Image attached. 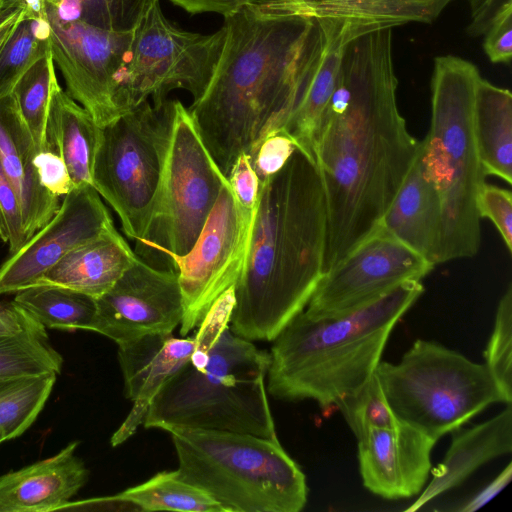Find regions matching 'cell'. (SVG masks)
Listing matches in <instances>:
<instances>
[{"label": "cell", "mask_w": 512, "mask_h": 512, "mask_svg": "<svg viewBox=\"0 0 512 512\" xmlns=\"http://www.w3.org/2000/svg\"><path fill=\"white\" fill-rule=\"evenodd\" d=\"M234 287L197 327L193 357L153 399L145 428L216 430L278 439L265 379L270 353L230 329Z\"/></svg>", "instance_id": "obj_4"}, {"label": "cell", "mask_w": 512, "mask_h": 512, "mask_svg": "<svg viewBox=\"0 0 512 512\" xmlns=\"http://www.w3.org/2000/svg\"><path fill=\"white\" fill-rule=\"evenodd\" d=\"M172 100H148L102 127L92 186L112 207L125 235L144 243L158 207L168 148Z\"/></svg>", "instance_id": "obj_9"}, {"label": "cell", "mask_w": 512, "mask_h": 512, "mask_svg": "<svg viewBox=\"0 0 512 512\" xmlns=\"http://www.w3.org/2000/svg\"><path fill=\"white\" fill-rule=\"evenodd\" d=\"M199 345L197 332L182 337H174L172 333L148 334L118 345L124 394L132 402V408L112 435V446L124 443L135 434L153 399L193 357Z\"/></svg>", "instance_id": "obj_18"}, {"label": "cell", "mask_w": 512, "mask_h": 512, "mask_svg": "<svg viewBox=\"0 0 512 512\" xmlns=\"http://www.w3.org/2000/svg\"><path fill=\"white\" fill-rule=\"evenodd\" d=\"M326 34V47L318 71L303 99L285 128L289 135L311 158L313 140L324 110L332 96L345 43L365 32L379 27L358 20L345 18H316Z\"/></svg>", "instance_id": "obj_26"}, {"label": "cell", "mask_w": 512, "mask_h": 512, "mask_svg": "<svg viewBox=\"0 0 512 512\" xmlns=\"http://www.w3.org/2000/svg\"><path fill=\"white\" fill-rule=\"evenodd\" d=\"M224 39L223 27L209 35L179 28L165 17L159 0L154 2L132 30L118 98L121 115L149 97L161 107L174 89L198 100L213 76Z\"/></svg>", "instance_id": "obj_11"}, {"label": "cell", "mask_w": 512, "mask_h": 512, "mask_svg": "<svg viewBox=\"0 0 512 512\" xmlns=\"http://www.w3.org/2000/svg\"><path fill=\"white\" fill-rule=\"evenodd\" d=\"M50 49L67 87L99 127L121 115L118 98L132 31L116 32L79 21L47 18Z\"/></svg>", "instance_id": "obj_14"}, {"label": "cell", "mask_w": 512, "mask_h": 512, "mask_svg": "<svg viewBox=\"0 0 512 512\" xmlns=\"http://www.w3.org/2000/svg\"><path fill=\"white\" fill-rule=\"evenodd\" d=\"M397 86L391 27L345 43L311 148L326 202L323 274L378 229L419 153L421 142L398 109Z\"/></svg>", "instance_id": "obj_1"}, {"label": "cell", "mask_w": 512, "mask_h": 512, "mask_svg": "<svg viewBox=\"0 0 512 512\" xmlns=\"http://www.w3.org/2000/svg\"><path fill=\"white\" fill-rule=\"evenodd\" d=\"M0 236L8 244L10 255L26 242L20 202L0 162Z\"/></svg>", "instance_id": "obj_38"}, {"label": "cell", "mask_w": 512, "mask_h": 512, "mask_svg": "<svg viewBox=\"0 0 512 512\" xmlns=\"http://www.w3.org/2000/svg\"><path fill=\"white\" fill-rule=\"evenodd\" d=\"M36 154L33 139L19 116L12 95L0 98V162L17 193L28 240L60 206V197L42 184Z\"/></svg>", "instance_id": "obj_20"}, {"label": "cell", "mask_w": 512, "mask_h": 512, "mask_svg": "<svg viewBox=\"0 0 512 512\" xmlns=\"http://www.w3.org/2000/svg\"><path fill=\"white\" fill-rule=\"evenodd\" d=\"M102 127L56 80L52 87L45 131V148L64 161L73 187L92 185Z\"/></svg>", "instance_id": "obj_24"}, {"label": "cell", "mask_w": 512, "mask_h": 512, "mask_svg": "<svg viewBox=\"0 0 512 512\" xmlns=\"http://www.w3.org/2000/svg\"><path fill=\"white\" fill-rule=\"evenodd\" d=\"M423 292L422 281L412 280L342 316L301 311L273 340L267 392L284 401L310 399L323 410L335 406L374 374L394 326Z\"/></svg>", "instance_id": "obj_5"}, {"label": "cell", "mask_w": 512, "mask_h": 512, "mask_svg": "<svg viewBox=\"0 0 512 512\" xmlns=\"http://www.w3.org/2000/svg\"><path fill=\"white\" fill-rule=\"evenodd\" d=\"M96 303L92 331L117 345L148 334L172 333L183 319L177 272L155 267L138 255Z\"/></svg>", "instance_id": "obj_15"}, {"label": "cell", "mask_w": 512, "mask_h": 512, "mask_svg": "<svg viewBox=\"0 0 512 512\" xmlns=\"http://www.w3.org/2000/svg\"><path fill=\"white\" fill-rule=\"evenodd\" d=\"M157 0H23L44 5L47 18L79 21L105 30L132 31Z\"/></svg>", "instance_id": "obj_30"}, {"label": "cell", "mask_w": 512, "mask_h": 512, "mask_svg": "<svg viewBox=\"0 0 512 512\" xmlns=\"http://www.w3.org/2000/svg\"><path fill=\"white\" fill-rule=\"evenodd\" d=\"M23 0H0V10L18 6Z\"/></svg>", "instance_id": "obj_48"}, {"label": "cell", "mask_w": 512, "mask_h": 512, "mask_svg": "<svg viewBox=\"0 0 512 512\" xmlns=\"http://www.w3.org/2000/svg\"><path fill=\"white\" fill-rule=\"evenodd\" d=\"M191 14L213 12L229 17L253 0H170Z\"/></svg>", "instance_id": "obj_44"}, {"label": "cell", "mask_w": 512, "mask_h": 512, "mask_svg": "<svg viewBox=\"0 0 512 512\" xmlns=\"http://www.w3.org/2000/svg\"><path fill=\"white\" fill-rule=\"evenodd\" d=\"M13 302L43 327L92 331L96 299L60 286L36 284L16 292Z\"/></svg>", "instance_id": "obj_29"}, {"label": "cell", "mask_w": 512, "mask_h": 512, "mask_svg": "<svg viewBox=\"0 0 512 512\" xmlns=\"http://www.w3.org/2000/svg\"><path fill=\"white\" fill-rule=\"evenodd\" d=\"M180 476L207 492L224 512H299L306 477L278 439L173 427Z\"/></svg>", "instance_id": "obj_7"}, {"label": "cell", "mask_w": 512, "mask_h": 512, "mask_svg": "<svg viewBox=\"0 0 512 512\" xmlns=\"http://www.w3.org/2000/svg\"><path fill=\"white\" fill-rule=\"evenodd\" d=\"M78 441L56 455L0 476V512L62 510L86 484L89 471L76 455Z\"/></svg>", "instance_id": "obj_19"}, {"label": "cell", "mask_w": 512, "mask_h": 512, "mask_svg": "<svg viewBox=\"0 0 512 512\" xmlns=\"http://www.w3.org/2000/svg\"><path fill=\"white\" fill-rule=\"evenodd\" d=\"M434 267L378 228L323 274L304 311L313 318L342 316L372 304L407 281H422Z\"/></svg>", "instance_id": "obj_13"}, {"label": "cell", "mask_w": 512, "mask_h": 512, "mask_svg": "<svg viewBox=\"0 0 512 512\" xmlns=\"http://www.w3.org/2000/svg\"><path fill=\"white\" fill-rule=\"evenodd\" d=\"M335 407L356 439L371 428H394L401 423L392 412L375 372L357 391L342 397Z\"/></svg>", "instance_id": "obj_35"}, {"label": "cell", "mask_w": 512, "mask_h": 512, "mask_svg": "<svg viewBox=\"0 0 512 512\" xmlns=\"http://www.w3.org/2000/svg\"><path fill=\"white\" fill-rule=\"evenodd\" d=\"M452 0H253L260 9L314 18H345L391 27L430 23Z\"/></svg>", "instance_id": "obj_25"}, {"label": "cell", "mask_w": 512, "mask_h": 512, "mask_svg": "<svg viewBox=\"0 0 512 512\" xmlns=\"http://www.w3.org/2000/svg\"><path fill=\"white\" fill-rule=\"evenodd\" d=\"M115 229L96 189L73 187L54 216L0 267V294L34 285L53 265L76 247Z\"/></svg>", "instance_id": "obj_16"}, {"label": "cell", "mask_w": 512, "mask_h": 512, "mask_svg": "<svg viewBox=\"0 0 512 512\" xmlns=\"http://www.w3.org/2000/svg\"><path fill=\"white\" fill-rule=\"evenodd\" d=\"M225 39L213 76L189 111L227 178L242 153L281 132L318 71L326 34L321 22L250 3L224 18Z\"/></svg>", "instance_id": "obj_2"}, {"label": "cell", "mask_w": 512, "mask_h": 512, "mask_svg": "<svg viewBox=\"0 0 512 512\" xmlns=\"http://www.w3.org/2000/svg\"><path fill=\"white\" fill-rule=\"evenodd\" d=\"M23 13L22 5L0 10V48L16 27Z\"/></svg>", "instance_id": "obj_47"}, {"label": "cell", "mask_w": 512, "mask_h": 512, "mask_svg": "<svg viewBox=\"0 0 512 512\" xmlns=\"http://www.w3.org/2000/svg\"><path fill=\"white\" fill-rule=\"evenodd\" d=\"M226 181L189 109L174 100L155 220L135 253L151 265L156 259L160 268H172L170 257L192 248Z\"/></svg>", "instance_id": "obj_10"}, {"label": "cell", "mask_w": 512, "mask_h": 512, "mask_svg": "<svg viewBox=\"0 0 512 512\" xmlns=\"http://www.w3.org/2000/svg\"><path fill=\"white\" fill-rule=\"evenodd\" d=\"M55 74L51 49L40 56L18 79L11 95L38 152L45 147V131Z\"/></svg>", "instance_id": "obj_34"}, {"label": "cell", "mask_w": 512, "mask_h": 512, "mask_svg": "<svg viewBox=\"0 0 512 512\" xmlns=\"http://www.w3.org/2000/svg\"><path fill=\"white\" fill-rule=\"evenodd\" d=\"M485 365L504 396L512 402V285L498 302L490 339L484 350Z\"/></svg>", "instance_id": "obj_36"}, {"label": "cell", "mask_w": 512, "mask_h": 512, "mask_svg": "<svg viewBox=\"0 0 512 512\" xmlns=\"http://www.w3.org/2000/svg\"><path fill=\"white\" fill-rule=\"evenodd\" d=\"M38 322L13 301L0 305V335H10L29 328Z\"/></svg>", "instance_id": "obj_45"}, {"label": "cell", "mask_w": 512, "mask_h": 512, "mask_svg": "<svg viewBox=\"0 0 512 512\" xmlns=\"http://www.w3.org/2000/svg\"><path fill=\"white\" fill-rule=\"evenodd\" d=\"M36 165L44 187L52 194L65 196L72 188V182L62 158L50 149L36 154Z\"/></svg>", "instance_id": "obj_42"}, {"label": "cell", "mask_w": 512, "mask_h": 512, "mask_svg": "<svg viewBox=\"0 0 512 512\" xmlns=\"http://www.w3.org/2000/svg\"><path fill=\"white\" fill-rule=\"evenodd\" d=\"M483 47L494 63H509L512 56V4L503 8L491 21Z\"/></svg>", "instance_id": "obj_40"}, {"label": "cell", "mask_w": 512, "mask_h": 512, "mask_svg": "<svg viewBox=\"0 0 512 512\" xmlns=\"http://www.w3.org/2000/svg\"><path fill=\"white\" fill-rule=\"evenodd\" d=\"M451 444L442 461L431 469L432 480L406 509L416 511L438 495L459 486L479 467L512 452V408L480 424L451 432Z\"/></svg>", "instance_id": "obj_21"}, {"label": "cell", "mask_w": 512, "mask_h": 512, "mask_svg": "<svg viewBox=\"0 0 512 512\" xmlns=\"http://www.w3.org/2000/svg\"><path fill=\"white\" fill-rule=\"evenodd\" d=\"M480 74L474 64L457 56L435 59L431 120L420 141V158L439 194L441 235L436 264L477 254L481 218L477 194L485 183L474 136L475 89Z\"/></svg>", "instance_id": "obj_6"}, {"label": "cell", "mask_w": 512, "mask_h": 512, "mask_svg": "<svg viewBox=\"0 0 512 512\" xmlns=\"http://www.w3.org/2000/svg\"><path fill=\"white\" fill-rule=\"evenodd\" d=\"M480 218H488L498 230L507 250L512 252V193L486 182L476 198Z\"/></svg>", "instance_id": "obj_37"}, {"label": "cell", "mask_w": 512, "mask_h": 512, "mask_svg": "<svg viewBox=\"0 0 512 512\" xmlns=\"http://www.w3.org/2000/svg\"><path fill=\"white\" fill-rule=\"evenodd\" d=\"M136 257L115 228L67 253L34 285L60 286L97 299L116 283Z\"/></svg>", "instance_id": "obj_23"}, {"label": "cell", "mask_w": 512, "mask_h": 512, "mask_svg": "<svg viewBox=\"0 0 512 512\" xmlns=\"http://www.w3.org/2000/svg\"><path fill=\"white\" fill-rule=\"evenodd\" d=\"M224 183L197 240L183 256H171L183 299L181 336L197 328L213 304L235 287L246 262L254 218Z\"/></svg>", "instance_id": "obj_12"}, {"label": "cell", "mask_w": 512, "mask_h": 512, "mask_svg": "<svg viewBox=\"0 0 512 512\" xmlns=\"http://www.w3.org/2000/svg\"><path fill=\"white\" fill-rule=\"evenodd\" d=\"M23 7V16L0 48V98L9 95L22 74L50 49L46 13Z\"/></svg>", "instance_id": "obj_31"}, {"label": "cell", "mask_w": 512, "mask_h": 512, "mask_svg": "<svg viewBox=\"0 0 512 512\" xmlns=\"http://www.w3.org/2000/svg\"><path fill=\"white\" fill-rule=\"evenodd\" d=\"M474 136L486 175L512 183V94L479 78L474 99Z\"/></svg>", "instance_id": "obj_27"}, {"label": "cell", "mask_w": 512, "mask_h": 512, "mask_svg": "<svg viewBox=\"0 0 512 512\" xmlns=\"http://www.w3.org/2000/svg\"><path fill=\"white\" fill-rule=\"evenodd\" d=\"M375 374L395 417L438 441L494 403L511 404L484 363L418 339Z\"/></svg>", "instance_id": "obj_8"}, {"label": "cell", "mask_w": 512, "mask_h": 512, "mask_svg": "<svg viewBox=\"0 0 512 512\" xmlns=\"http://www.w3.org/2000/svg\"><path fill=\"white\" fill-rule=\"evenodd\" d=\"M57 374L0 379V437L23 434L45 406Z\"/></svg>", "instance_id": "obj_33"}, {"label": "cell", "mask_w": 512, "mask_h": 512, "mask_svg": "<svg viewBox=\"0 0 512 512\" xmlns=\"http://www.w3.org/2000/svg\"><path fill=\"white\" fill-rule=\"evenodd\" d=\"M103 499L139 511L224 512L218 502L183 479L177 469L161 471L139 485Z\"/></svg>", "instance_id": "obj_28"}, {"label": "cell", "mask_w": 512, "mask_h": 512, "mask_svg": "<svg viewBox=\"0 0 512 512\" xmlns=\"http://www.w3.org/2000/svg\"><path fill=\"white\" fill-rule=\"evenodd\" d=\"M229 185L240 203L248 210L257 204L260 180L252 166L251 157L242 153L235 160L227 176Z\"/></svg>", "instance_id": "obj_41"}, {"label": "cell", "mask_w": 512, "mask_h": 512, "mask_svg": "<svg viewBox=\"0 0 512 512\" xmlns=\"http://www.w3.org/2000/svg\"><path fill=\"white\" fill-rule=\"evenodd\" d=\"M441 224L440 197L418 153L378 228L436 266Z\"/></svg>", "instance_id": "obj_22"}, {"label": "cell", "mask_w": 512, "mask_h": 512, "mask_svg": "<svg viewBox=\"0 0 512 512\" xmlns=\"http://www.w3.org/2000/svg\"><path fill=\"white\" fill-rule=\"evenodd\" d=\"M296 148L294 140L284 132H278L265 138L251 159L259 180L279 171Z\"/></svg>", "instance_id": "obj_39"}, {"label": "cell", "mask_w": 512, "mask_h": 512, "mask_svg": "<svg viewBox=\"0 0 512 512\" xmlns=\"http://www.w3.org/2000/svg\"><path fill=\"white\" fill-rule=\"evenodd\" d=\"M63 357L37 323L18 333L0 335V379L59 374Z\"/></svg>", "instance_id": "obj_32"}, {"label": "cell", "mask_w": 512, "mask_h": 512, "mask_svg": "<svg viewBox=\"0 0 512 512\" xmlns=\"http://www.w3.org/2000/svg\"><path fill=\"white\" fill-rule=\"evenodd\" d=\"M510 4L512 0H472L469 34L472 36L484 34L494 17Z\"/></svg>", "instance_id": "obj_43"}, {"label": "cell", "mask_w": 512, "mask_h": 512, "mask_svg": "<svg viewBox=\"0 0 512 512\" xmlns=\"http://www.w3.org/2000/svg\"><path fill=\"white\" fill-rule=\"evenodd\" d=\"M2 442H3V440H2V438L0 437V443H2Z\"/></svg>", "instance_id": "obj_49"}, {"label": "cell", "mask_w": 512, "mask_h": 512, "mask_svg": "<svg viewBox=\"0 0 512 512\" xmlns=\"http://www.w3.org/2000/svg\"><path fill=\"white\" fill-rule=\"evenodd\" d=\"M511 477L512 463L509 462L493 481H491L482 491L476 494L458 510L462 512H471L481 508L507 486Z\"/></svg>", "instance_id": "obj_46"}, {"label": "cell", "mask_w": 512, "mask_h": 512, "mask_svg": "<svg viewBox=\"0 0 512 512\" xmlns=\"http://www.w3.org/2000/svg\"><path fill=\"white\" fill-rule=\"evenodd\" d=\"M327 213L314 161L296 148L260 181L243 271L234 287L230 329L249 341H273L306 307L319 280Z\"/></svg>", "instance_id": "obj_3"}, {"label": "cell", "mask_w": 512, "mask_h": 512, "mask_svg": "<svg viewBox=\"0 0 512 512\" xmlns=\"http://www.w3.org/2000/svg\"><path fill=\"white\" fill-rule=\"evenodd\" d=\"M358 441L359 471L364 487L384 499L419 495L429 478L435 439L400 423L371 428Z\"/></svg>", "instance_id": "obj_17"}]
</instances>
